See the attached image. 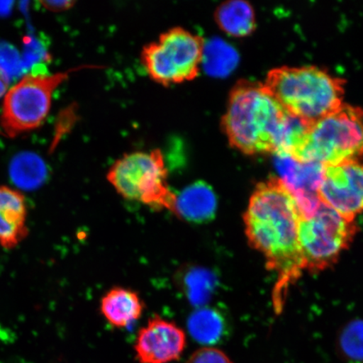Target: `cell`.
<instances>
[{
    "instance_id": "20",
    "label": "cell",
    "mask_w": 363,
    "mask_h": 363,
    "mask_svg": "<svg viewBox=\"0 0 363 363\" xmlns=\"http://www.w3.org/2000/svg\"><path fill=\"white\" fill-rule=\"evenodd\" d=\"M40 4L47 10L53 12H60L68 10L74 6V1H40Z\"/></svg>"
},
{
    "instance_id": "15",
    "label": "cell",
    "mask_w": 363,
    "mask_h": 363,
    "mask_svg": "<svg viewBox=\"0 0 363 363\" xmlns=\"http://www.w3.org/2000/svg\"><path fill=\"white\" fill-rule=\"evenodd\" d=\"M190 335L204 347H214L225 337L226 321L222 313L215 308L202 307L189 316Z\"/></svg>"
},
{
    "instance_id": "9",
    "label": "cell",
    "mask_w": 363,
    "mask_h": 363,
    "mask_svg": "<svg viewBox=\"0 0 363 363\" xmlns=\"http://www.w3.org/2000/svg\"><path fill=\"white\" fill-rule=\"evenodd\" d=\"M317 195L320 201L347 219L363 212V163L324 166Z\"/></svg>"
},
{
    "instance_id": "19",
    "label": "cell",
    "mask_w": 363,
    "mask_h": 363,
    "mask_svg": "<svg viewBox=\"0 0 363 363\" xmlns=\"http://www.w3.org/2000/svg\"><path fill=\"white\" fill-rule=\"evenodd\" d=\"M186 363H234V362L219 348L203 347L194 352Z\"/></svg>"
},
{
    "instance_id": "10",
    "label": "cell",
    "mask_w": 363,
    "mask_h": 363,
    "mask_svg": "<svg viewBox=\"0 0 363 363\" xmlns=\"http://www.w3.org/2000/svg\"><path fill=\"white\" fill-rule=\"evenodd\" d=\"M186 344V334L179 325L156 315L139 330L135 357L140 363H171L180 359Z\"/></svg>"
},
{
    "instance_id": "3",
    "label": "cell",
    "mask_w": 363,
    "mask_h": 363,
    "mask_svg": "<svg viewBox=\"0 0 363 363\" xmlns=\"http://www.w3.org/2000/svg\"><path fill=\"white\" fill-rule=\"evenodd\" d=\"M263 85L286 111L308 124L343 104L345 81L317 67L274 68Z\"/></svg>"
},
{
    "instance_id": "11",
    "label": "cell",
    "mask_w": 363,
    "mask_h": 363,
    "mask_svg": "<svg viewBox=\"0 0 363 363\" xmlns=\"http://www.w3.org/2000/svg\"><path fill=\"white\" fill-rule=\"evenodd\" d=\"M28 235L27 206L18 190L0 186V245L13 249Z\"/></svg>"
},
{
    "instance_id": "5",
    "label": "cell",
    "mask_w": 363,
    "mask_h": 363,
    "mask_svg": "<svg viewBox=\"0 0 363 363\" xmlns=\"http://www.w3.org/2000/svg\"><path fill=\"white\" fill-rule=\"evenodd\" d=\"M167 178L169 170L159 149L127 153L113 163L107 174L108 183L126 201L174 212L177 194Z\"/></svg>"
},
{
    "instance_id": "8",
    "label": "cell",
    "mask_w": 363,
    "mask_h": 363,
    "mask_svg": "<svg viewBox=\"0 0 363 363\" xmlns=\"http://www.w3.org/2000/svg\"><path fill=\"white\" fill-rule=\"evenodd\" d=\"M355 220L320 203L311 217L299 224L298 242L305 269L319 272L337 262L357 234Z\"/></svg>"
},
{
    "instance_id": "2",
    "label": "cell",
    "mask_w": 363,
    "mask_h": 363,
    "mask_svg": "<svg viewBox=\"0 0 363 363\" xmlns=\"http://www.w3.org/2000/svg\"><path fill=\"white\" fill-rule=\"evenodd\" d=\"M308 125L286 111L263 84L246 80L231 89L221 119L230 147L246 155L289 157Z\"/></svg>"
},
{
    "instance_id": "18",
    "label": "cell",
    "mask_w": 363,
    "mask_h": 363,
    "mask_svg": "<svg viewBox=\"0 0 363 363\" xmlns=\"http://www.w3.org/2000/svg\"><path fill=\"white\" fill-rule=\"evenodd\" d=\"M340 342L345 357L353 362L363 361V321L349 325L343 331Z\"/></svg>"
},
{
    "instance_id": "13",
    "label": "cell",
    "mask_w": 363,
    "mask_h": 363,
    "mask_svg": "<svg viewBox=\"0 0 363 363\" xmlns=\"http://www.w3.org/2000/svg\"><path fill=\"white\" fill-rule=\"evenodd\" d=\"M101 310L108 324L122 329L128 328L140 319L145 310V303L134 290L115 287L104 295Z\"/></svg>"
},
{
    "instance_id": "7",
    "label": "cell",
    "mask_w": 363,
    "mask_h": 363,
    "mask_svg": "<svg viewBox=\"0 0 363 363\" xmlns=\"http://www.w3.org/2000/svg\"><path fill=\"white\" fill-rule=\"evenodd\" d=\"M206 42L184 27H172L143 48L142 63L150 78L163 86L197 78L203 62Z\"/></svg>"
},
{
    "instance_id": "21",
    "label": "cell",
    "mask_w": 363,
    "mask_h": 363,
    "mask_svg": "<svg viewBox=\"0 0 363 363\" xmlns=\"http://www.w3.org/2000/svg\"><path fill=\"white\" fill-rule=\"evenodd\" d=\"M10 86V78L6 70L0 66V99L4 98Z\"/></svg>"
},
{
    "instance_id": "1",
    "label": "cell",
    "mask_w": 363,
    "mask_h": 363,
    "mask_svg": "<svg viewBox=\"0 0 363 363\" xmlns=\"http://www.w3.org/2000/svg\"><path fill=\"white\" fill-rule=\"evenodd\" d=\"M303 216L291 190L279 178L261 182L250 198L243 220L248 242L277 278L274 302L283 307L289 286L305 271L298 242Z\"/></svg>"
},
{
    "instance_id": "4",
    "label": "cell",
    "mask_w": 363,
    "mask_h": 363,
    "mask_svg": "<svg viewBox=\"0 0 363 363\" xmlns=\"http://www.w3.org/2000/svg\"><path fill=\"white\" fill-rule=\"evenodd\" d=\"M322 166L359 161L363 157V111L343 104L337 111L308 126L289 157Z\"/></svg>"
},
{
    "instance_id": "14",
    "label": "cell",
    "mask_w": 363,
    "mask_h": 363,
    "mask_svg": "<svg viewBox=\"0 0 363 363\" xmlns=\"http://www.w3.org/2000/svg\"><path fill=\"white\" fill-rule=\"evenodd\" d=\"M215 19L222 31L234 38H245L256 29L255 11L245 0L222 3L216 9Z\"/></svg>"
},
{
    "instance_id": "17",
    "label": "cell",
    "mask_w": 363,
    "mask_h": 363,
    "mask_svg": "<svg viewBox=\"0 0 363 363\" xmlns=\"http://www.w3.org/2000/svg\"><path fill=\"white\" fill-rule=\"evenodd\" d=\"M13 167L12 177L21 188L33 189L43 183L45 169L40 161L23 160Z\"/></svg>"
},
{
    "instance_id": "12",
    "label": "cell",
    "mask_w": 363,
    "mask_h": 363,
    "mask_svg": "<svg viewBox=\"0 0 363 363\" xmlns=\"http://www.w3.org/2000/svg\"><path fill=\"white\" fill-rule=\"evenodd\" d=\"M218 201L214 190L206 182H195L177 194L174 214L194 224L215 219Z\"/></svg>"
},
{
    "instance_id": "6",
    "label": "cell",
    "mask_w": 363,
    "mask_h": 363,
    "mask_svg": "<svg viewBox=\"0 0 363 363\" xmlns=\"http://www.w3.org/2000/svg\"><path fill=\"white\" fill-rule=\"evenodd\" d=\"M95 66H81L66 72L49 74L33 72L23 77L9 89L4 98L0 128L9 138L38 129L51 111L52 96L59 86L72 74Z\"/></svg>"
},
{
    "instance_id": "16",
    "label": "cell",
    "mask_w": 363,
    "mask_h": 363,
    "mask_svg": "<svg viewBox=\"0 0 363 363\" xmlns=\"http://www.w3.org/2000/svg\"><path fill=\"white\" fill-rule=\"evenodd\" d=\"M179 282L190 303L202 306L211 298L216 279L210 271L201 267H188L181 272Z\"/></svg>"
}]
</instances>
